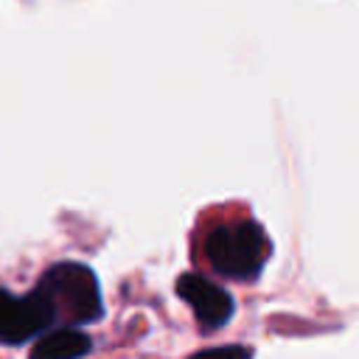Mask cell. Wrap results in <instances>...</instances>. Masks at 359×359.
<instances>
[{
    "label": "cell",
    "instance_id": "1",
    "mask_svg": "<svg viewBox=\"0 0 359 359\" xmlns=\"http://www.w3.org/2000/svg\"><path fill=\"white\" fill-rule=\"evenodd\" d=\"M36 292L45 297L53 314V328L56 325L81 328L87 323H95L104 314L101 286H98L95 272L87 264H79V261L53 264L39 278Z\"/></svg>",
    "mask_w": 359,
    "mask_h": 359
},
{
    "label": "cell",
    "instance_id": "2",
    "mask_svg": "<svg viewBox=\"0 0 359 359\" xmlns=\"http://www.w3.org/2000/svg\"><path fill=\"white\" fill-rule=\"evenodd\" d=\"M205 258L208 264L230 280H258L269 255H272V241L266 230L252 222H230V224H216L205 236Z\"/></svg>",
    "mask_w": 359,
    "mask_h": 359
},
{
    "label": "cell",
    "instance_id": "3",
    "mask_svg": "<svg viewBox=\"0 0 359 359\" xmlns=\"http://www.w3.org/2000/svg\"><path fill=\"white\" fill-rule=\"evenodd\" d=\"M48 328H53V314L36 289L28 294L0 289V345H22Z\"/></svg>",
    "mask_w": 359,
    "mask_h": 359
},
{
    "label": "cell",
    "instance_id": "4",
    "mask_svg": "<svg viewBox=\"0 0 359 359\" xmlns=\"http://www.w3.org/2000/svg\"><path fill=\"white\" fill-rule=\"evenodd\" d=\"M177 294L191 306V311H194L196 325H199L202 334H213V331L224 328L233 320V314H236L233 294L224 286L208 280L199 272L180 275L177 278Z\"/></svg>",
    "mask_w": 359,
    "mask_h": 359
},
{
    "label": "cell",
    "instance_id": "5",
    "mask_svg": "<svg viewBox=\"0 0 359 359\" xmlns=\"http://www.w3.org/2000/svg\"><path fill=\"white\" fill-rule=\"evenodd\" d=\"M90 351H93V339L87 331L76 325H56L34 339L28 359H84Z\"/></svg>",
    "mask_w": 359,
    "mask_h": 359
},
{
    "label": "cell",
    "instance_id": "6",
    "mask_svg": "<svg viewBox=\"0 0 359 359\" xmlns=\"http://www.w3.org/2000/svg\"><path fill=\"white\" fill-rule=\"evenodd\" d=\"M252 356H255V351H252L250 345L233 342V345H216V348L196 351V353L188 356V359H252Z\"/></svg>",
    "mask_w": 359,
    "mask_h": 359
}]
</instances>
